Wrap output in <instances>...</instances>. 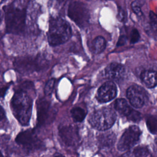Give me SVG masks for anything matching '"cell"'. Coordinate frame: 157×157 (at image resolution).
<instances>
[{
	"label": "cell",
	"mask_w": 157,
	"mask_h": 157,
	"mask_svg": "<svg viewBox=\"0 0 157 157\" xmlns=\"http://www.w3.org/2000/svg\"><path fill=\"white\" fill-rule=\"evenodd\" d=\"M126 96L131 104L136 108L143 107L147 98L145 91L137 85H132L128 88Z\"/></svg>",
	"instance_id": "8"
},
{
	"label": "cell",
	"mask_w": 157,
	"mask_h": 157,
	"mask_svg": "<svg viewBox=\"0 0 157 157\" xmlns=\"http://www.w3.org/2000/svg\"><path fill=\"white\" fill-rule=\"evenodd\" d=\"M140 39V34L137 29H132L130 33V42L131 44H135Z\"/></svg>",
	"instance_id": "24"
},
{
	"label": "cell",
	"mask_w": 157,
	"mask_h": 157,
	"mask_svg": "<svg viewBox=\"0 0 157 157\" xmlns=\"http://www.w3.org/2000/svg\"><path fill=\"white\" fill-rule=\"evenodd\" d=\"M126 16H125V12L121 8H118V18L120 21H123L125 20Z\"/></svg>",
	"instance_id": "25"
},
{
	"label": "cell",
	"mask_w": 157,
	"mask_h": 157,
	"mask_svg": "<svg viewBox=\"0 0 157 157\" xmlns=\"http://www.w3.org/2000/svg\"><path fill=\"white\" fill-rule=\"evenodd\" d=\"M67 15L80 28L86 26L90 18L87 7L83 3L78 1L72 2L69 4Z\"/></svg>",
	"instance_id": "6"
},
{
	"label": "cell",
	"mask_w": 157,
	"mask_h": 157,
	"mask_svg": "<svg viewBox=\"0 0 157 157\" xmlns=\"http://www.w3.org/2000/svg\"><path fill=\"white\" fill-rule=\"evenodd\" d=\"M117 93V88L115 84L109 81L102 84L98 89L96 94V99L101 103L107 102L115 98Z\"/></svg>",
	"instance_id": "10"
},
{
	"label": "cell",
	"mask_w": 157,
	"mask_h": 157,
	"mask_svg": "<svg viewBox=\"0 0 157 157\" xmlns=\"http://www.w3.org/2000/svg\"><path fill=\"white\" fill-rule=\"evenodd\" d=\"M55 79L51 78L47 81L44 87V93L46 96H49L52 94L55 87Z\"/></svg>",
	"instance_id": "23"
},
{
	"label": "cell",
	"mask_w": 157,
	"mask_h": 157,
	"mask_svg": "<svg viewBox=\"0 0 157 157\" xmlns=\"http://www.w3.org/2000/svg\"><path fill=\"white\" fill-rule=\"evenodd\" d=\"M126 36L124 35H121V36H120L118 42L117 43V46L119 47V46H122L123 45H124L126 44Z\"/></svg>",
	"instance_id": "26"
},
{
	"label": "cell",
	"mask_w": 157,
	"mask_h": 157,
	"mask_svg": "<svg viewBox=\"0 0 157 157\" xmlns=\"http://www.w3.org/2000/svg\"><path fill=\"white\" fill-rule=\"evenodd\" d=\"M72 36L69 23L61 17H51L49 20L47 39L52 47H56L67 42Z\"/></svg>",
	"instance_id": "3"
},
{
	"label": "cell",
	"mask_w": 157,
	"mask_h": 157,
	"mask_svg": "<svg viewBox=\"0 0 157 157\" xmlns=\"http://www.w3.org/2000/svg\"><path fill=\"white\" fill-rule=\"evenodd\" d=\"M47 61L40 54L35 56H17L14 59L13 66L15 70L21 74H30L44 70L47 66Z\"/></svg>",
	"instance_id": "4"
},
{
	"label": "cell",
	"mask_w": 157,
	"mask_h": 157,
	"mask_svg": "<svg viewBox=\"0 0 157 157\" xmlns=\"http://www.w3.org/2000/svg\"><path fill=\"white\" fill-rule=\"evenodd\" d=\"M53 157H65V156H64L63 155H60V154H56V155H55Z\"/></svg>",
	"instance_id": "29"
},
{
	"label": "cell",
	"mask_w": 157,
	"mask_h": 157,
	"mask_svg": "<svg viewBox=\"0 0 157 157\" xmlns=\"http://www.w3.org/2000/svg\"><path fill=\"white\" fill-rule=\"evenodd\" d=\"M147 126L152 134L157 133V118L154 116H149L146 120Z\"/></svg>",
	"instance_id": "21"
},
{
	"label": "cell",
	"mask_w": 157,
	"mask_h": 157,
	"mask_svg": "<svg viewBox=\"0 0 157 157\" xmlns=\"http://www.w3.org/2000/svg\"><path fill=\"white\" fill-rule=\"evenodd\" d=\"M71 116L75 122H81L82 121L85 116H86V112L85 110L80 107H74L71 110Z\"/></svg>",
	"instance_id": "19"
},
{
	"label": "cell",
	"mask_w": 157,
	"mask_h": 157,
	"mask_svg": "<svg viewBox=\"0 0 157 157\" xmlns=\"http://www.w3.org/2000/svg\"><path fill=\"white\" fill-rule=\"evenodd\" d=\"M15 142L19 144L28 148L34 147L39 142L34 132L32 130H26L19 132L15 138Z\"/></svg>",
	"instance_id": "12"
},
{
	"label": "cell",
	"mask_w": 157,
	"mask_h": 157,
	"mask_svg": "<svg viewBox=\"0 0 157 157\" xmlns=\"http://www.w3.org/2000/svg\"><path fill=\"white\" fill-rule=\"evenodd\" d=\"M1 20V11H0V21Z\"/></svg>",
	"instance_id": "33"
},
{
	"label": "cell",
	"mask_w": 157,
	"mask_h": 157,
	"mask_svg": "<svg viewBox=\"0 0 157 157\" xmlns=\"http://www.w3.org/2000/svg\"><path fill=\"white\" fill-rule=\"evenodd\" d=\"M8 0H0V4H2V3H4L5 2H6Z\"/></svg>",
	"instance_id": "30"
},
{
	"label": "cell",
	"mask_w": 157,
	"mask_h": 157,
	"mask_svg": "<svg viewBox=\"0 0 157 157\" xmlns=\"http://www.w3.org/2000/svg\"><path fill=\"white\" fill-rule=\"evenodd\" d=\"M98 140L100 147L109 148L115 144L116 136L113 132H104L98 136Z\"/></svg>",
	"instance_id": "16"
},
{
	"label": "cell",
	"mask_w": 157,
	"mask_h": 157,
	"mask_svg": "<svg viewBox=\"0 0 157 157\" xmlns=\"http://www.w3.org/2000/svg\"><path fill=\"white\" fill-rule=\"evenodd\" d=\"M150 31L155 39H157V16L152 11L149 13Z\"/></svg>",
	"instance_id": "20"
},
{
	"label": "cell",
	"mask_w": 157,
	"mask_h": 157,
	"mask_svg": "<svg viewBox=\"0 0 157 157\" xmlns=\"http://www.w3.org/2000/svg\"><path fill=\"white\" fill-rule=\"evenodd\" d=\"M50 104L45 99H40L37 102V124L38 126L44 125L48 119Z\"/></svg>",
	"instance_id": "14"
},
{
	"label": "cell",
	"mask_w": 157,
	"mask_h": 157,
	"mask_svg": "<svg viewBox=\"0 0 157 157\" xmlns=\"http://www.w3.org/2000/svg\"><path fill=\"white\" fill-rule=\"evenodd\" d=\"M106 41L102 36L96 37L92 42V50L96 54L102 53L105 48Z\"/></svg>",
	"instance_id": "18"
},
{
	"label": "cell",
	"mask_w": 157,
	"mask_h": 157,
	"mask_svg": "<svg viewBox=\"0 0 157 157\" xmlns=\"http://www.w3.org/2000/svg\"><path fill=\"white\" fill-rule=\"evenodd\" d=\"M8 86H4V87H1L0 88V98H4L7 90H8Z\"/></svg>",
	"instance_id": "28"
},
{
	"label": "cell",
	"mask_w": 157,
	"mask_h": 157,
	"mask_svg": "<svg viewBox=\"0 0 157 157\" xmlns=\"http://www.w3.org/2000/svg\"><path fill=\"white\" fill-rule=\"evenodd\" d=\"M141 131L137 126H131L123 132L117 144L118 150L124 151L131 149L140 139Z\"/></svg>",
	"instance_id": "7"
},
{
	"label": "cell",
	"mask_w": 157,
	"mask_h": 157,
	"mask_svg": "<svg viewBox=\"0 0 157 157\" xmlns=\"http://www.w3.org/2000/svg\"><path fill=\"white\" fill-rule=\"evenodd\" d=\"M114 107L117 112L132 121H139L141 119L140 113L134 110L124 99H117L115 102Z\"/></svg>",
	"instance_id": "11"
},
{
	"label": "cell",
	"mask_w": 157,
	"mask_h": 157,
	"mask_svg": "<svg viewBox=\"0 0 157 157\" xmlns=\"http://www.w3.org/2000/svg\"><path fill=\"white\" fill-rule=\"evenodd\" d=\"M33 87L34 84L32 82H23L20 88L15 91L10 101V106L13 115L23 126H27L29 124L33 107V99L28 93L27 90Z\"/></svg>",
	"instance_id": "1"
},
{
	"label": "cell",
	"mask_w": 157,
	"mask_h": 157,
	"mask_svg": "<svg viewBox=\"0 0 157 157\" xmlns=\"http://www.w3.org/2000/svg\"><path fill=\"white\" fill-rule=\"evenodd\" d=\"M0 157H4V156H3V155H2V153L1 150H0Z\"/></svg>",
	"instance_id": "31"
},
{
	"label": "cell",
	"mask_w": 157,
	"mask_h": 157,
	"mask_svg": "<svg viewBox=\"0 0 157 157\" xmlns=\"http://www.w3.org/2000/svg\"><path fill=\"white\" fill-rule=\"evenodd\" d=\"M117 118L116 113L110 108H102L94 111L88 119L90 124L96 129L105 131L111 128Z\"/></svg>",
	"instance_id": "5"
},
{
	"label": "cell",
	"mask_w": 157,
	"mask_h": 157,
	"mask_svg": "<svg viewBox=\"0 0 157 157\" xmlns=\"http://www.w3.org/2000/svg\"><path fill=\"white\" fill-rule=\"evenodd\" d=\"M6 32L13 34L24 33L26 22V7L16 2L4 7Z\"/></svg>",
	"instance_id": "2"
},
{
	"label": "cell",
	"mask_w": 157,
	"mask_h": 157,
	"mask_svg": "<svg viewBox=\"0 0 157 157\" xmlns=\"http://www.w3.org/2000/svg\"><path fill=\"white\" fill-rule=\"evenodd\" d=\"M140 78L147 87L153 88L157 85V71L151 69L145 70L142 72Z\"/></svg>",
	"instance_id": "15"
},
{
	"label": "cell",
	"mask_w": 157,
	"mask_h": 157,
	"mask_svg": "<svg viewBox=\"0 0 157 157\" xmlns=\"http://www.w3.org/2000/svg\"><path fill=\"white\" fill-rule=\"evenodd\" d=\"M56 1H57L58 2H62L64 0H56Z\"/></svg>",
	"instance_id": "32"
},
{
	"label": "cell",
	"mask_w": 157,
	"mask_h": 157,
	"mask_svg": "<svg viewBox=\"0 0 157 157\" xmlns=\"http://www.w3.org/2000/svg\"><path fill=\"white\" fill-rule=\"evenodd\" d=\"M145 0H135L131 4V8L134 13L137 16L142 15V11L141 7L145 4Z\"/></svg>",
	"instance_id": "22"
},
{
	"label": "cell",
	"mask_w": 157,
	"mask_h": 157,
	"mask_svg": "<svg viewBox=\"0 0 157 157\" xmlns=\"http://www.w3.org/2000/svg\"><path fill=\"white\" fill-rule=\"evenodd\" d=\"M6 118V112L1 105H0V122Z\"/></svg>",
	"instance_id": "27"
},
{
	"label": "cell",
	"mask_w": 157,
	"mask_h": 157,
	"mask_svg": "<svg viewBox=\"0 0 157 157\" xmlns=\"http://www.w3.org/2000/svg\"><path fill=\"white\" fill-rule=\"evenodd\" d=\"M148 150L145 147H137L132 150H128L121 157H147Z\"/></svg>",
	"instance_id": "17"
},
{
	"label": "cell",
	"mask_w": 157,
	"mask_h": 157,
	"mask_svg": "<svg viewBox=\"0 0 157 157\" xmlns=\"http://www.w3.org/2000/svg\"><path fill=\"white\" fill-rule=\"evenodd\" d=\"M59 135L63 142L67 146H74L79 140L78 132L76 127L63 125L58 128Z\"/></svg>",
	"instance_id": "9"
},
{
	"label": "cell",
	"mask_w": 157,
	"mask_h": 157,
	"mask_svg": "<svg viewBox=\"0 0 157 157\" xmlns=\"http://www.w3.org/2000/svg\"><path fill=\"white\" fill-rule=\"evenodd\" d=\"M124 74L125 68L120 63H112L105 69V76L110 80H120L124 77Z\"/></svg>",
	"instance_id": "13"
}]
</instances>
